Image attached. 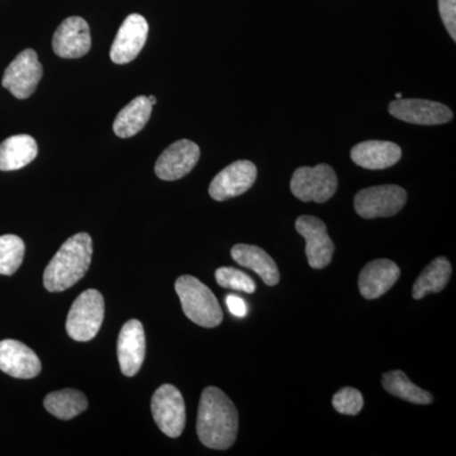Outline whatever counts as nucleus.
Listing matches in <instances>:
<instances>
[{"instance_id":"obj_3","label":"nucleus","mask_w":456,"mask_h":456,"mask_svg":"<svg viewBox=\"0 0 456 456\" xmlns=\"http://www.w3.org/2000/svg\"><path fill=\"white\" fill-rule=\"evenodd\" d=\"M183 312L198 326L213 329L224 320V312L212 290L200 279L183 275L175 283Z\"/></svg>"},{"instance_id":"obj_28","label":"nucleus","mask_w":456,"mask_h":456,"mask_svg":"<svg viewBox=\"0 0 456 456\" xmlns=\"http://www.w3.org/2000/svg\"><path fill=\"white\" fill-rule=\"evenodd\" d=\"M439 13L450 37L456 41V0H439Z\"/></svg>"},{"instance_id":"obj_31","label":"nucleus","mask_w":456,"mask_h":456,"mask_svg":"<svg viewBox=\"0 0 456 456\" xmlns=\"http://www.w3.org/2000/svg\"><path fill=\"white\" fill-rule=\"evenodd\" d=\"M395 97H397V99H401L402 98L401 93H397V95H395Z\"/></svg>"},{"instance_id":"obj_6","label":"nucleus","mask_w":456,"mask_h":456,"mask_svg":"<svg viewBox=\"0 0 456 456\" xmlns=\"http://www.w3.org/2000/svg\"><path fill=\"white\" fill-rule=\"evenodd\" d=\"M406 202L407 191L399 185H378L358 191L354 207L360 217L373 220L397 215Z\"/></svg>"},{"instance_id":"obj_14","label":"nucleus","mask_w":456,"mask_h":456,"mask_svg":"<svg viewBox=\"0 0 456 456\" xmlns=\"http://www.w3.org/2000/svg\"><path fill=\"white\" fill-rule=\"evenodd\" d=\"M92 47L88 23L82 17H69L57 27L53 38V53L62 59H79Z\"/></svg>"},{"instance_id":"obj_1","label":"nucleus","mask_w":456,"mask_h":456,"mask_svg":"<svg viewBox=\"0 0 456 456\" xmlns=\"http://www.w3.org/2000/svg\"><path fill=\"white\" fill-rule=\"evenodd\" d=\"M239 432V412L235 404L216 387H208L200 395L197 434L209 449L226 450L235 444Z\"/></svg>"},{"instance_id":"obj_18","label":"nucleus","mask_w":456,"mask_h":456,"mask_svg":"<svg viewBox=\"0 0 456 456\" xmlns=\"http://www.w3.org/2000/svg\"><path fill=\"white\" fill-rule=\"evenodd\" d=\"M351 160L368 170L388 169L401 160L402 149L391 141L370 140L351 149Z\"/></svg>"},{"instance_id":"obj_17","label":"nucleus","mask_w":456,"mask_h":456,"mask_svg":"<svg viewBox=\"0 0 456 456\" xmlns=\"http://www.w3.org/2000/svg\"><path fill=\"white\" fill-rule=\"evenodd\" d=\"M401 269L388 259L370 261L359 275V289L365 299H377L398 281Z\"/></svg>"},{"instance_id":"obj_22","label":"nucleus","mask_w":456,"mask_h":456,"mask_svg":"<svg viewBox=\"0 0 456 456\" xmlns=\"http://www.w3.org/2000/svg\"><path fill=\"white\" fill-rule=\"evenodd\" d=\"M452 264L446 257H437L417 278L413 284L412 296L415 299H422L428 293H439L448 285L452 277Z\"/></svg>"},{"instance_id":"obj_16","label":"nucleus","mask_w":456,"mask_h":456,"mask_svg":"<svg viewBox=\"0 0 456 456\" xmlns=\"http://www.w3.org/2000/svg\"><path fill=\"white\" fill-rule=\"evenodd\" d=\"M37 354L23 342L0 341V370L18 379H31L41 373Z\"/></svg>"},{"instance_id":"obj_13","label":"nucleus","mask_w":456,"mask_h":456,"mask_svg":"<svg viewBox=\"0 0 456 456\" xmlns=\"http://www.w3.org/2000/svg\"><path fill=\"white\" fill-rule=\"evenodd\" d=\"M200 158V149L196 142L191 140L176 141L156 161V175L167 182L184 178L194 169Z\"/></svg>"},{"instance_id":"obj_24","label":"nucleus","mask_w":456,"mask_h":456,"mask_svg":"<svg viewBox=\"0 0 456 456\" xmlns=\"http://www.w3.org/2000/svg\"><path fill=\"white\" fill-rule=\"evenodd\" d=\"M382 384L384 389L389 395L404 399V401L411 402V403L430 404L434 401L430 393L415 386L408 379L407 375L401 370L389 371V373L384 374Z\"/></svg>"},{"instance_id":"obj_21","label":"nucleus","mask_w":456,"mask_h":456,"mask_svg":"<svg viewBox=\"0 0 456 456\" xmlns=\"http://www.w3.org/2000/svg\"><path fill=\"white\" fill-rule=\"evenodd\" d=\"M152 104L145 95L134 98L123 108L113 123V131L121 139H128L139 134L151 117Z\"/></svg>"},{"instance_id":"obj_29","label":"nucleus","mask_w":456,"mask_h":456,"mask_svg":"<svg viewBox=\"0 0 456 456\" xmlns=\"http://www.w3.org/2000/svg\"><path fill=\"white\" fill-rule=\"evenodd\" d=\"M226 305L231 314L236 317H245L248 314V305L244 299L235 296V294H228L226 297Z\"/></svg>"},{"instance_id":"obj_9","label":"nucleus","mask_w":456,"mask_h":456,"mask_svg":"<svg viewBox=\"0 0 456 456\" xmlns=\"http://www.w3.org/2000/svg\"><path fill=\"white\" fill-rule=\"evenodd\" d=\"M388 110L395 118L411 125H445L454 118V113L445 104L428 99H395L389 103Z\"/></svg>"},{"instance_id":"obj_7","label":"nucleus","mask_w":456,"mask_h":456,"mask_svg":"<svg viewBox=\"0 0 456 456\" xmlns=\"http://www.w3.org/2000/svg\"><path fill=\"white\" fill-rule=\"evenodd\" d=\"M151 412L156 425L167 436L179 437L187 422L184 398L176 387L164 384L154 393Z\"/></svg>"},{"instance_id":"obj_27","label":"nucleus","mask_w":456,"mask_h":456,"mask_svg":"<svg viewBox=\"0 0 456 456\" xmlns=\"http://www.w3.org/2000/svg\"><path fill=\"white\" fill-rule=\"evenodd\" d=\"M332 404L335 410L342 415L355 416L360 413V411L364 407V398L362 393L355 388H342L336 393L332 398Z\"/></svg>"},{"instance_id":"obj_12","label":"nucleus","mask_w":456,"mask_h":456,"mask_svg":"<svg viewBox=\"0 0 456 456\" xmlns=\"http://www.w3.org/2000/svg\"><path fill=\"white\" fill-rule=\"evenodd\" d=\"M149 35V23L140 14H130L114 38L110 47V60L114 64L125 65L134 61L145 46Z\"/></svg>"},{"instance_id":"obj_25","label":"nucleus","mask_w":456,"mask_h":456,"mask_svg":"<svg viewBox=\"0 0 456 456\" xmlns=\"http://www.w3.org/2000/svg\"><path fill=\"white\" fill-rule=\"evenodd\" d=\"M26 246L16 235L0 236V274L13 275L25 257Z\"/></svg>"},{"instance_id":"obj_11","label":"nucleus","mask_w":456,"mask_h":456,"mask_svg":"<svg viewBox=\"0 0 456 456\" xmlns=\"http://www.w3.org/2000/svg\"><path fill=\"white\" fill-rule=\"evenodd\" d=\"M296 230L305 237V255L311 268H326L334 256L335 245L323 221L314 216H301L297 218Z\"/></svg>"},{"instance_id":"obj_30","label":"nucleus","mask_w":456,"mask_h":456,"mask_svg":"<svg viewBox=\"0 0 456 456\" xmlns=\"http://www.w3.org/2000/svg\"><path fill=\"white\" fill-rule=\"evenodd\" d=\"M147 98H149L150 103H151L152 107H154L156 104V102H158V101H156V98L154 97V95H149V97H147Z\"/></svg>"},{"instance_id":"obj_10","label":"nucleus","mask_w":456,"mask_h":456,"mask_svg":"<svg viewBox=\"0 0 456 456\" xmlns=\"http://www.w3.org/2000/svg\"><path fill=\"white\" fill-rule=\"evenodd\" d=\"M256 165L248 160L235 161L213 178L209 196L217 202L246 193L256 182Z\"/></svg>"},{"instance_id":"obj_20","label":"nucleus","mask_w":456,"mask_h":456,"mask_svg":"<svg viewBox=\"0 0 456 456\" xmlns=\"http://www.w3.org/2000/svg\"><path fill=\"white\" fill-rule=\"evenodd\" d=\"M38 154L36 140L29 134H16L0 143V170L14 171L31 164Z\"/></svg>"},{"instance_id":"obj_5","label":"nucleus","mask_w":456,"mask_h":456,"mask_svg":"<svg viewBox=\"0 0 456 456\" xmlns=\"http://www.w3.org/2000/svg\"><path fill=\"white\" fill-rule=\"evenodd\" d=\"M338 187V175L327 164L298 167L290 180L293 196L302 202L325 203L335 196Z\"/></svg>"},{"instance_id":"obj_4","label":"nucleus","mask_w":456,"mask_h":456,"mask_svg":"<svg viewBox=\"0 0 456 456\" xmlns=\"http://www.w3.org/2000/svg\"><path fill=\"white\" fill-rule=\"evenodd\" d=\"M104 320V298L98 290L80 294L66 320V331L75 341L86 342L98 335Z\"/></svg>"},{"instance_id":"obj_19","label":"nucleus","mask_w":456,"mask_h":456,"mask_svg":"<svg viewBox=\"0 0 456 456\" xmlns=\"http://www.w3.org/2000/svg\"><path fill=\"white\" fill-rule=\"evenodd\" d=\"M231 256L239 265L256 273L269 287H274L281 281L277 263L259 246L235 245L231 250Z\"/></svg>"},{"instance_id":"obj_2","label":"nucleus","mask_w":456,"mask_h":456,"mask_svg":"<svg viewBox=\"0 0 456 456\" xmlns=\"http://www.w3.org/2000/svg\"><path fill=\"white\" fill-rule=\"evenodd\" d=\"M92 237L86 232L71 236L59 248L44 273V285L49 292H64L77 284L92 263Z\"/></svg>"},{"instance_id":"obj_15","label":"nucleus","mask_w":456,"mask_h":456,"mask_svg":"<svg viewBox=\"0 0 456 456\" xmlns=\"http://www.w3.org/2000/svg\"><path fill=\"white\" fill-rule=\"evenodd\" d=\"M119 367L126 377L139 373L146 355L145 330L139 320H130L123 325L117 342Z\"/></svg>"},{"instance_id":"obj_26","label":"nucleus","mask_w":456,"mask_h":456,"mask_svg":"<svg viewBox=\"0 0 456 456\" xmlns=\"http://www.w3.org/2000/svg\"><path fill=\"white\" fill-rule=\"evenodd\" d=\"M216 281L221 287L240 292L254 293L256 284L246 273L235 268H220L216 272Z\"/></svg>"},{"instance_id":"obj_23","label":"nucleus","mask_w":456,"mask_h":456,"mask_svg":"<svg viewBox=\"0 0 456 456\" xmlns=\"http://www.w3.org/2000/svg\"><path fill=\"white\" fill-rule=\"evenodd\" d=\"M44 404L51 415L68 421L88 408V399L77 389H62L47 395Z\"/></svg>"},{"instance_id":"obj_8","label":"nucleus","mask_w":456,"mask_h":456,"mask_svg":"<svg viewBox=\"0 0 456 456\" xmlns=\"http://www.w3.org/2000/svg\"><path fill=\"white\" fill-rule=\"evenodd\" d=\"M44 69L38 61L37 53L27 49L18 53L16 59L5 69L2 84L14 97L27 99L31 97L41 82Z\"/></svg>"}]
</instances>
